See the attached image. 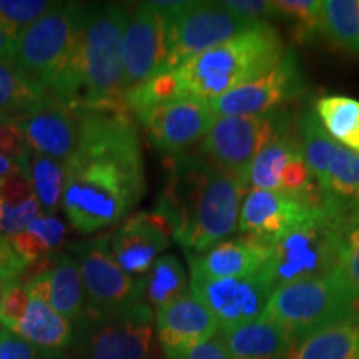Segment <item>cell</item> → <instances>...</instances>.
Returning a JSON list of instances; mask_svg holds the SVG:
<instances>
[{"label":"cell","instance_id":"cell-1","mask_svg":"<svg viewBox=\"0 0 359 359\" xmlns=\"http://www.w3.org/2000/svg\"><path fill=\"white\" fill-rule=\"evenodd\" d=\"M79 148L65 163L62 210L75 231L123 222L145 193L142 145L123 105L79 107Z\"/></svg>","mask_w":359,"mask_h":359},{"label":"cell","instance_id":"cell-2","mask_svg":"<svg viewBox=\"0 0 359 359\" xmlns=\"http://www.w3.org/2000/svg\"><path fill=\"white\" fill-rule=\"evenodd\" d=\"M245 191L243 180L201 154L175 155L155 212L168 219L187 253L198 255L238 230Z\"/></svg>","mask_w":359,"mask_h":359},{"label":"cell","instance_id":"cell-3","mask_svg":"<svg viewBox=\"0 0 359 359\" xmlns=\"http://www.w3.org/2000/svg\"><path fill=\"white\" fill-rule=\"evenodd\" d=\"M128 8L85 6L75 50L50 88L53 102L69 107L125 105L122 42Z\"/></svg>","mask_w":359,"mask_h":359},{"label":"cell","instance_id":"cell-4","mask_svg":"<svg viewBox=\"0 0 359 359\" xmlns=\"http://www.w3.org/2000/svg\"><path fill=\"white\" fill-rule=\"evenodd\" d=\"M285 53L278 30L269 22H262L191 57L175 70L187 95L212 102L266 74Z\"/></svg>","mask_w":359,"mask_h":359},{"label":"cell","instance_id":"cell-5","mask_svg":"<svg viewBox=\"0 0 359 359\" xmlns=\"http://www.w3.org/2000/svg\"><path fill=\"white\" fill-rule=\"evenodd\" d=\"M263 316L285 327L298 344L327 327L359 321V299L334 271L275 290Z\"/></svg>","mask_w":359,"mask_h":359},{"label":"cell","instance_id":"cell-6","mask_svg":"<svg viewBox=\"0 0 359 359\" xmlns=\"http://www.w3.org/2000/svg\"><path fill=\"white\" fill-rule=\"evenodd\" d=\"M343 219L323 208L314 217L271 243L273 255L264 271L275 290L291 283L327 276L338 269Z\"/></svg>","mask_w":359,"mask_h":359},{"label":"cell","instance_id":"cell-7","mask_svg":"<svg viewBox=\"0 0 359 359\" xmlns=\"http://www.w3.org/2000/svg\"><path fill=\"white\" fill-rule=\"evenodd\" d=\"M83 8V4H55L50 12L17 39L12 62L27 80L45 90L48 97L75 50Z\"/></svg>","mask_w":359,"mask_h":359},{"label":"cell","instance_id":"cell-8","mask_svg":"<svg viewBox=\"0 0 359 359\" xmlns=\"http://www.w3.org/2000/svg\"><path fill=\"white\" fill-rule=\"evenodd\" d=\"M165 22L167 60L175 70L191 57L245 32L250 24L231 13L223 2H154Z\"/></svg>","mask_w":359,"mask_h":359},{"label":"cell","instance_id":"cell-9","mask_svg":"<svg viewBox=\"0 0 359 359\" xmlns=\"http://www.w3.org/2000/svg\"><path fill=\"white\" fill-rule=\"evenodd\" d=\"M288 128V116L280 110L262 115L215 116L208 133L201 140V155L224 172L245 180L255 156L278 133Z\"/></svg>","mask_w":359,"mask_h":359},{"label":"cell","instance_id":"cell-10","mask_svg":"<svg viewBox=\"0 0 359 359\" xmlns=\"http://www.w3.org/2000/svg\"><path fill=\"white\" fill-rule=\"evenodd\" d=\"M83 341L85 359H148L154 346L151 311L137 303L115 311L90 309Z\"/></svg>","mask_w":359,"mask_h":359},{"label":"cell","instance_id":"cell-11","mask_svg":"<svg viewBox=\"0 0 359 359\" xmlns=\"http://www.w3.org/2000/svg\"><path fill=\"white\" fill-rule=\"evenodd\" d=\"M190 291L210 309L219 331H224L259 320L266 311L275 285L262 269L255 275L222 280L190 276Z\"/></svg>","mask_w":359,"mask_h":359},{"label":"cell","instance_id":"cell-12","mask_svg":"<svg viewBox=\"0 0 359 359\" xmlns=\"http://www.w3.org/2000/svg\"><path fill=\"white\" fill-rule=\"evenodd\" d=\"M110 238L102 235L75 245L85 293L93 311H115L142 303L145 294L143 278L130 276L116 263L110 250Z\"/></svg>","mask_w":359,"mask_h":359},{"label":"cell","instance_id":"cell-13","mask_svg":"<svg viewBox=\"0 0 359 359\" xmlns=\"http://www.w3.org/2000/svg\"><path fill=\"white\" fill-rule=\"evenodd\" d=\"M246 190H268L296 196L321 198L314 188L313 177L303 156L302 142L290 133V128L278 133L255 156L245 173Z\"/></svg>","mask_w":359,"mask_h":359},{"label":"cell","instance_id":"cell-14","mask_svg":"<svg viewBox=\"0 0 359 359\" xmlns=\"http://www.w3.org/2000/svg\"><path fill=\"white\" fill-rule=\"evenodd\" d=\"M321 208V198L268 190H248L241 203L238 230L243 236L271 245L306 223Z\"/></svg>","mask_w":359,"mask_h":359},{"label":"cell","instance_id":"cell-15","mask_svg":"<svg viewBox=\"0 0 359 359\" xmlns=\"http://www.w3.org/2000/svg\"><path fill=\"white\" fill-rule=\"evenodd\" d=\"M167 60L165 22L154 2L138 4L128 12L123 30V93L142 87L163 72Z\"/></svg>","mask_w":359,"mask_h":359},{"label":"cell","instance_id":"cell-16","mask_svg":"<svg viewBox=\"0 0 359 359\" xmlns=\"http://www.w3.org/2000/svg\"><path fill=\"white\" fill-rule=\"evenodd\" d=\"M215 116L210 102L187 95L154 107L138 120L145 127L151 145L175 156L203 140Z\"/></svg>","mask_w":359,"mask_h":359},{"label":"cell","instance_id":"cell-17","mask_svg":"<svg viewBox=\"0 0 359 359\" xmlns=\"http://www.w3.org/2000/svg\"><path fill=\"white\" fill-rule=\"evenodd\" d=\"M303 92V77L291 52L278 64L251 82L223 93L210 102L217 116L262 115L278 110L281 103L293 100Z\"/></svg>","mask_w":359,"mask_h":359},{"label":"cell","instance_id":"cell-18","mask_svg":"<svg viewBox=\"0 0 359 359\" xmlns=\"http://www.w3.org/2000/svg\"><path fill=\"white\" fill-rule=\"evenodd\" d=\"M172 238L173 228L167 218L156 212H138L120 223L110 236V250L130 276H140L150 271Z\"/></svg>","mask_w":359,"mask_h":359},{"label":"cell","instance_id":"cell-19","mask_svg":"<svg viewBox=\"0 0 359 359\" xmlns=\"http://www.w3.org/2000/svg\"><path fill=\"white\" fill-rule=\"evenodd\" d=\"M156 331L168 359H178L188 349L213 338L219 327L210 309L188 291L156 309Z\"/></svg>","mask_w":359,"mask_h":359},{"label":"cell","instance_id":"cell-20","mask_svg":"<svg viewBox=\"0 0 359 359\" xmlns=\"http://www.w3.org/2000/svg\"><path fill=\"white\" fill-rule=\"evenodd\" d=\"M32 151L67 163L79 148L80 128L75 109L48 102L15 120Z\"/></svg>","mask_w":359,"mask_h":359},{"label":"cell","instance_id":"cell-21","mask_svg":"<svg viewBox=\"0 0 359 359\" xmlns=\"http://www.w3.org/2000/svg\"><path fill=\"white\" fill-rule=\"evenodd\" d=\"M271 255V245L250 236H240L219 241L203 253H187V258L190 263V276L222 280L259 273L268 264Z\"/></svg>","mask_w":359,"mask_h":359},{"label":"cell","instance_id":"cell-22","mask_svg":"<svg viewBox=\"0 0 359 359\" xmlns=\"http://www.w3.org/2000/svg\"><path fill=\"white\" fill-rule=\"evenodd\" d=\"M32 298H40L72 321L83 313L87 293L79 263L69 255H60L25 283Z\"/></svg>","mask_w":359,"mask_h":359},{"label":"cell","instance_id":"cell-23","mask_svg":"<svg viewBox=\"0 0 359 359\" xmlns=\"http://www.w3.org/2000/svg\"><path fill=\"white\" fill-rule=\"evenodd\" d=\"M218 333L231 359H286L296 344L285 327L266 316Z\"/></svg>","mask_w":359,"mask_h":359},{"label":"cell","instance_id":"cell-24","mask_svg":"<svg viewBox=\"0 0 359 359\" xmlns=\"http://www.w3.org/2000/svg\"><path fill=\"white\" fill-rule=\"evenodd\" d=\"M13 333L24 338L34 348L57 351L72 341V323L57 313L50 304L30 296L29 308L15 326Z\"/></svg>","mask_w":359,"mask_h":359},{"label":"cell","instance_id":"cell-25","mask_svg":"<svg viewBox=\"0 0 359 359\" xmlns=\"http://www.w3.org/2000/svg\"><path fill=\"white\" fill-rule=\"evenodd\" d=\"M42 215L30 180L24 173L0 178V235H17Z\"/></svg>","mask_w":359,"mask_h":359},{"label":"cell","instance_id":"cell-26","mask_svg":"<svg viewBox=\"0 0 359 359\" xmlns=\"http://www.w3.org/2000/svg\"><path fill=\"white\" fill-rule=\"evenodd\" d=\"M286 359H359V321L308 336L294 344Z\"/></svg>","mask_w":359,"mask_h":359},{"label":"cell","instance_id":"cell-27","mask_svg":"<svg viewBox=\"0 0 359 359\" xmlns=\"http://www.w3.org/2000/svg\"><path fill=\"white\" fill-rule=\"evenodd\" d=\"M48 93L20 74L12 60L0 58V118L17 120L43 103Z\"/></svg>","mask_w":359,"mask_h":359},{"label":"cell","instance_id":"cell-28","mask_svg":"<svg viewBox=\"0 0 359 359\" xmlns=\"http://www.w3.org/2000/svg\"><path fill=\"white\" fill-rule=\"evenodd\" d=\"M314 110L336 143L359 154V100L343 95L323 97Z\"/></svg>","mask_w":359,"mask_h":359},{"label":"cell","instance_id":"cell-29","mask_svg":"<svg viewBox=\"0 0 359 359\" xmlns=\"http://www.w3.org/2000/svg\"><path fill=\"white\" fill-rule=\"evenodd\" d=\"M25 175L30 180L42 213H55L58 206H62V196L65 190V163L32 151Z\"/></svg>","mask_w":359,"mask_h":359},{"label":"cell","instance_id":"cell-30","mask_svg":"<svg viewBox=\"0 0 359 359\" xmlns=\"http://www.w3.org/2000/svg\"><path fill=\"white\" fill-rule=\"evenodd\" d=\"M143 281L145 296L155 311L188 293L185 266L173 255H163L156 259Z\"/></svg>","mask_w":359,"mask_h":359},{"label":"cell","instance_id":"cell-31","mask_svg":"<svg viewBox=\"0 0 359 359\" xmlns=\"http://www.w3.org/2000/svg\"><path fill=\"white\" fill-rule=\"evenodd\" d=\"M323 34L359 55V0H325Z\"/></svg>","mask_w":359,"mask_h":359},{"label":"cell","instance_id":"cell-32","mask_svg":"<svg viewBox=\"0 0 359 359\" xmlns=\"http://www.w3.org/2000/svg\"><path fill=\"white\" fill-rule=\"evenodd\" d=\"M276 19L288 22L303 42L323 34V2L318 0H275Z\"/></svg>","mask_w":359,"mask_h":359},{"label":"cell","instance_id":"cell-33","mask_svg":"<svg viewBox=\"0 0 359 359\" xmlns=\"http://www.w3.org/2000/svg\"><path fill=\"white\" fill-rule=\"evenodd\" d=\"M55 4L48 0H0V22L13 37L19 39L25 29L50 12Z\"/></svg>","mask_w":359,"mask_h":359},{"label":"cell","instance_id":"cell-34","mask_svg":"<svg viewBox=\"0 0 359 359\" xmlns=\"http://www.w3.org/2000/svg\"><path fill=\"white\" fill-rule=\"evenodd\" d=\"M336 271L359 299V218L344 222Z\"/></svg>","mask_w":359,"mask_h":359},{"label":"cell","instance_id":"cell-35","mask_svg":"<svg viewBox=\"0 0 359 359\" xmlns=\"http://www.w3.org/2000/svg\"><path fill=\"white\" fill-rule=\"evenodd\" d=\"M0 155L15 161L22 173L25 175L29 160L32 156V148L27 143L19 123L12 118H0Z\"/></svg>","mask_w":359,"mask_h":359},{"label":"cell","instance_id":"cell-36","mask_svg":"<svg viewBox=\"0 0 359 359\" xmlns=\"http://www.w3.org/2000/svg\"><path fill=\"white\" fill-rule=\"evenodd\" d=\"M30 294L24 283L12 281L0 296V326L13 331L29 308Z\"/></svg>","mask_w":359,"mask_h":359},{"label":"cell","instance_id":"cell-37","mask_svg":"<svg viewBox=\"0 0 359 359\" xmlns=\"http://www.w3.org/2000/svg\"><path fill=\"white\" fill-rule=\"evenodd\" d=\"M223 6L250 24H262L269 19H276L273 2L266 0H226Z\"/></svg>","mask_w":359,"mask_h":359},{"label":"cell","instance_id":"cell-38","mask_svg":"<svg viewBox=\"0 0 359 359\" xmlns=\"http://www.w3.org/2000/svg\"><path fill=\"white\" fill-rule=\"evenodd\" d=\"M25 230L37 235L50 253H53V251L64 245L65 224L62 223V219L53 217V215H42V217L35 218Z\"/></svg>","mask_w":359,"mask_h":359},{"label":"cell","instance_id":"cell-39","mask_svg":"<svg viewBox=\"0 0 359 359\" xmlns=\"http://www.w3.org/2000/svg\"><path fill=\"white\" fill-rule=\"evenodd\" d=\"M0 359H39L37 349L7 327L0 326Z\"/></svg>","mask_w":359,"mask_h":359},{"label":"cell","instance_id":"cell-40","mask_svg":"<svg viewBox=\"0 0 359 359\" xmlns=\"http://www.w3.org/2000/svg\"><path fill=\"white\" fill-rule=\"evenodd\" d=\"M178 359H231L228 349L224 346L222 336L217 333L213 338L203 341L183 353Z\"/></svg>","mask_w":359,"mask_h":359},{"label":"cell","instance_id":"cell-41","mask_svg":"<svg viewBox=\"0 0 359 359\" xmlns=\"http://www.w3.org/2000/svg\"><path fill=\"white\" fill-rule=\"evenodd\" d=\"M17 39L8 32V30L4 27L2 22H0V58L4 60H12L13 52H15Z\"/></svg>","mask_w":359,"mask_h":359},{"label":"cell","instance_id":"cell-42","mask_svg":"<svg viewBox=\"0 0 359 359\" xmlns=\"http://www.w3.org/2000/svg\"><path fill=\"white\" fill-rule=\"evenodd\" d=\"M12 173H22L20 167L15 163V161L7 158V156L0 155V178H6Z\"/></svg>","mask_w":359,"mask_h":359}]
</instances>
